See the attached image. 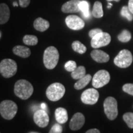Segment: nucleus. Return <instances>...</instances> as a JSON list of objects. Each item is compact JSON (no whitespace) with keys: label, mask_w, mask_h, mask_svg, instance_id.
I'll return each mask as SVG.
<instances>
[{"label":"nucleus","mask_w":133,"mask_h":133,"mask_svg":"<svg viewBox=\"0 0 133 133\" xmlns=\"http://www.w3.org/2000/svg\"><path fill=\"white\" fill-rule=\"evenodd\" d=\"M33 90L32 84L26 79H19L15 83V95L22 100H26L30 97Z\"/></svg>","instance_id":"1"},{"label":"nucleus","mask_w":133,"mask_h":133,"mask_svg":"<svg viewBox=\"0 0 133 133\" xmlns=\"http://www.w3.org/2000/svg\"><path fill=\"white\" fill-rule=\"evenodd\" d=\"M59 53L54 46H49L46 48L43 55V63L46 69H54L58 64Z\"/></svg>","instance_id":"2"},{"label":"nucleus","mask_w":133,"mask_h":133,"mask_svg":"<svg viewBox=\"0 0 133 133\" xmlns=\"http://www.w3.org/2000/svg\"><path fill=\"white\" fill-rule=\"evenodd\" d=\"M18 107L14 101L4 100L0 103V114L3 118L11 120L17 112Z\"/></svg>","instance_id":"3"},{"label":"nucleus","mask_w":133,"mask_h":133,"mask_svg":"<svg viewBox=\"0 0 133 133\" xmlns=\"http://www.w3.org/2000/svg\"><path fill=\"white\" fill-rule=\"evenodd\" d=\"M65 92V88L60 83H54L48 86L46 91V97L52 102L59 101L62 99Z\"/></svg>","instance_id":"4"},{"label":"nucleus","mask_w":133,"mask_h":133,"mask_svg":"<svg viewBox=\"0 0 133 133\" xmlns=\"http://www.w3.org/2000/svg\"><path fill=\"white\" fill-rule=\"evenodd\" d=\"M17 71V64L11 59H5L0 62V74L4 78H9L14 76Z\"/></svg>","instance_id":"5"},{"label":"nucleus","mask_w":133,"mask_h":133,"mask_svg":"<svg viewBox=\"0 0 133 133\" xmlns=\"http://www.w3.org/2000/svg\"><path fill=\"white\" fill-rule=\"evenodd\" d=\"M104 112L110 120H114L118 115V104L116 100L113 97H108L104 102Z\"/></svg>","instance_id":"6"},{"label":"nucleus","mask_w":133,"mask_h":133,"mask_svg":"<svg viewBox=\"0 0 133 133\" xmlns=\"http://www.w3.org/2000/svg\"><path fill=\"white\" fill-rule=\"evenodd\" d=\"M133 57L129 50L123 49L114 59V64L119 68H127L132 64Z\"/></svg>","instance_id":"7"},{"label":"nucleus","mask_w":133,"mask_h":133,"mask_svg":"<svg viewBox=\"0 0 133 133\" xmlns=\"http://www.w3.org/2000/svg\"><path fill=\"white\" fill-rule=\"evenodd\" d=\"M110 79V74L107 70H101L96 72L92 79V84L95 88H101L107 84Z\"/></svg>","instance_id":"8"},{"label":"nucleus","mask_w":133,"mask_h":133,"mask_svg":"<svg viewBox=\"0 0 133 133\" xmlns=\"http://www.w3.org/2000/svg\"><path fill=\"white\" fill-rule=\"evenodd\" d=\"M111 41V36L108 33L101 32L91 38V45L94 49L107 46Z\"/></svg>","instance_id":"9"},{"label":"nucleus","mask_w":133,"mask_h":133,"mask_svg":"<svg viewBox=\"0 0 133 133\" xmlns=\"http://www.w3.org/2000/svg\"><path fill=\"white\" fill-rule=\"evenodd\" d=\"M99 97V94L97 90L94 88H89L82 93L81 100L84 104L94 105L97 103Z\"/></svg>","instance_id":"10"},{"label":"nucleus","mask_w":133,"mask_h":133,"mask_svg":"<svg viewBox=\"0 0 133 133\" xmlns=\"http://www.w3.org/2000/svg\"><path fill=\"white\" fill-rule=\"evenodd\" d=\"M65 23L68 27L73 30H79L85 25L84 21L75 15H70L66 17Z\"/></svg>","instance_id":"11"},{"label":"nucleus","mask_w":133,"mask_h":133,"mask_svg":"<svg viewBox=\"0 0 133 133\" xmlns=\"http://www.w3.org/2000/svg\"><path fill=\"white\" fill-rule=\"evenodd\" d=\"M33 120L39 127L45 128L49 124V117L46 110H38L33 115Z\"/></svg>","instance_id":"12"},{"label":"nucleus","mask_w":133,"mask_h":133,"mask_svg":"<svg viewBox=\"0 0 133 133\" xmlns=\"http://www.w3.org/2000/svg\"><path fill=\"white\" fill-rule=\"evenodd\" d=\"M85 123V117L81 113H76L71 118L69 123V127L72 131L80 129Z\"/></svg>","instance_id":"13"},{"label":"nucleus","mask_w":133,"mask_h":133,"mask_svg":"<svg viewBox=\"0 0 133 133\" xmlns=\"http://www.w3.org/2000/svg\"><path fill=\"white\" fill-rule=\"evenodd\" d=\"M80 0H70L62 5V11L64 13H77L80 11L79 3Z\"/></svg>","instance_id":"14"},{"label":"nucleus","mask_w":133,"mask_h":133,"mask_svg":"<svg viewBox=\"0 0 133 133\" xmlns=\"http://www.w3.org/2000/svg\"><path fill=\"white\" fill-rule=\"evenodd\" d=\"M92 59L98 63H105L110 60L109 55L102 50L94 49L91 52Z\"/></svg>","instance_id":"15"},{"label":"nucleus","mask_w":133,"mask_h":133,"mask_svg":"<svg viewBox=\"0 0 133 133\" xmlns=\"http://www.w3.org/2000/svg\"><path fill=\"white\" fill-rule=\"evenodd\" d=\"M55 117L59 124H64L68 121V113L65 109L59 107L55 111Z\"/></svg>","instance_id":"16"},{"label":"nucleus","mask_w":133,"mask_h":133,"mask_svg":"<svg viewBox=\"0 0 133 133\" xmlns=\"http://www.w3.org/2000/svg\"><path fill=\"white\" fill-rule=\"evenodd\" d=\"M10 10L8 6L5 3L0 4V24H4L9 21Z\"/></svg>","instance_id":"17"},{"label":"nucleus","mask_w":133,"mask_h":133,"mask_svg":"<svg viewBox=\"0 0 133 133\" xmlns=\"http://www.w3.org/2000/svg\"><path fill=\"white\" fill-rule=\"evenodd\" d=\"M12 51L15 55L22 58L29 57L31 54L30 49L29 48L24 46H16L13 48Z\"/></svg>","instance_id":"18"},{"label":"nucleus","mask_w":133,"mask_h":133,"mask_svg":"<svg viewBox=\"0 0 133 133\" xmlns=\"http://www.w3.org/2000/svg\"><path fill=\"white\" fill-rule=\"evenodd\" d=\"M49 22L41 17H38L36 19L33 23V26L35 30L41 32L47 30L49 29Z\"/></svg>","instance_id":"19"},{"label":"nucleus","mask_w":133,"mask_h":133,"mask_svg":"<svg viewBox=\"0 0 133 133\" xmlns=\"http://www.w3.org/2000/svg\"><path fill=\"white\" fill-rule=\"evenodd\" d=\"M91 79H92V76H91L90 74L86 75L84 77L78 79L75 83V89H76V90H80V89H83V88L86 87L89 84V83L90 82Z\"/></svg>","instance_id":"20"},{"label":"nucleus","mask_w":133,"mask_h":133,"mask_svg":"<svg viewBox=\"0 0 133 133\" xmlns=\"http://www.w3.org/2000/svg\"><path fill=\"white\" fill-rule=\"evenodd\" d=\"M92 15L95 18H101L104 16L102 4L100 1H96L93 6Z\"/></svg>","instance_id":"21"},{"label":"nucleus","mask_w":133,"mask_h":133,"mask_svg":"<svg viewBox=\"0 0 133 133\" xmlns=\"http://www.w3.org/2000/svg\"><path fill=\"white\" fill-rule=\"evenodd\" d=\"M86 69L83 66H79L76 67V69L73 71L71 74V76L73 79H78L82 78L86 75Z\"/></svg>","instance_id":"22"},{"label":"nucleus","mask_w":133,"mask_h":133,"mask_svg":"<svg viewBox=\"0 0 133 133\" xmlns=\"http://www.w3.org/2000/svg\"><path fill=\"white\" fill-rule=\"evenodd\" d=\"M71 47H72V49H74L75 52L79 53L80 54L85 53L86 50H87L86 46L79 41H74L71 44Z\"/></svg>","instance_id":"23"},{"label":"nucleus","mask_w":133,"mask_h":133,"mask_svg":"<svg viewBox=\"0 0 133 133\" xmlns=\"http://www.w3.org/2000/svg\"><path fill=\"white\" fill-rule=\"evenodd\" d=\"M23 42L28 46H35L38 44V39L36 36L26 35L23 38Z\"/></svg>","instance_id":"24"},{"label":"nucleus","mask_w":133,"mask_h":133,"mask_svg":"<svg viewBox=\"0 0 133 133\" xmlns=\"http://www.w3.org/2000/svg\"><path fill=\"white\" fill-rule=\"evenodd\" d=\"M131 39V34L128 30H123L118 35V39L123 43H127Z\"/></svg>","instance_id":"25"},{"label":"nucleus","mask_w":133,"mask_h":133,"mask_svg":"<svg viewBox=\"0 0 133 133\" xmlns=\"http://www.w3.org/2000/svg\"><path fill=\"white\" fill-rule=\"evenodd\" d=\"M79 9L82 12L83 16L88 18L89 17V3L86 1H81L79 3Z\"/></svg>","instance_id":"26"},{"label":"nucleus","mask_w":133,"mask_h":133,"mask_svg":"<svg viewBox=\"0 0 133 133\" xmlns=\"http://www.w3.org/2000/svg\"><path fill=\"white\" fill-rule=\"evenodd\" d=\"M121 16L125 17L129 21H132L133 19V14L129 10L128 6H123L121 8Z\"/></svg>","instance_id":"27"},{"label":"nucleus","mask_w":133,"mask_h":133,"mask_svg":"<svg viewBox=\"0 0 133 133\" xmlns=\"http://www.w3.org/2000/svg\"><path fill=\"white\" fill-rule=\"evenodd\" d=\"M123 118L129 128H133V113H126L123 116Z\"/></svg>","instance_id":"28"},{"label":"nucleus","mask_w":133,"mask_h":133,"mask_svg":"<svg viewBox=\"0 0 133 133\" xmlns=\"http://www.w3.org/2000/svg\"><path fill=\"white\" fill-rule=\"evenodd\" d=\"M64 67L66 71L72 72L73 71H74L76 69L77 65H76V63L75 61H69L65 63Z\"/></svg>","instance_id":"29"},{"label":"nucleus","mask_w":133,"mask_h":133,"mask_svg":"<svg viewBox=\"0 0 133 133\" xmlns=\"http://www.w3.org/2000/svg\"><path fill=\"white\" fill-rule=\"evenodd\" d=\"M123 90L129 95L133 96V84L132 83H127L123 86Z\"/></svg>","instance_id":"30"},{"label":"nucleus","mask_w":133,"mask_h":133,"mask_svg":"<svg viewBox=\"0 0 133 133\" xmlns=\"http://www.w3.org/2000/svg\"><path fill=\"white\" fill-rule=\"evenodd\" d=\"M62 126L61 124H55L50 129L49 133H62Z\"/></svg>","instance_id":"31"},{"label":"nucleus","mask_w":133,"mask_h":133,"mask_svg":"<svg viewBox=\"0 0 133 133\" xmlns=\"http://www.w3.org/2000/svg\"><path fill=\"white\" fill-rule=\"evenodd\" d=\"M102 32V30L100 29H94L92 30H91L89 32V36L91 38H92L94 36L97 35L99 33Z\"/></svg>","instance_id":"32"},{"label":"nucleus","mask_w":133,"mask_h":133,"mask_svg":"<svg viewBox=\"0 0 133 133\" xmlns=\"http://www.w3.org/2000/svg\"><path fill=\"white\" fill-rule=\"evenodd\" d=\"M30 3V0H19V5L22 8H26Z\"/></svg>","instance_id":"33"},{"label":"nucleus","mask_w":133,"mask_h":133,"mask_svg":"<svg viewBox=\"0 0 133 133\" xmlns=\"http://www.w3.org/2000/svg\"><path fill=\"white\" fill-rule=\"evenodd\" d=\"M128 8L131 12L133 14V0H129L128 3Z\"/></svg>","instance_id":"34"},{"label":"nucleus","mask_w":133,"mask_h":133,"mask_svg":"<svg viewBox=\"0 0 133 133\" xmlns=\"http://www.w3.org/2000/svg\"><path fill=\"white\" fill-rule=\"evenodd\" d=\"M86 133H101V132H100L99 129L94 128V129H89V130L86 131Z\"/></svg>","instance_id":"35"},{"label":"nucleus","mask_w":133,"mask_h":133,"mask_svg":"<svg viewBox=\"0 0 133 133\" xmlns=\"http://www.w3.org/2000/svg\"><path fill=\"white\" fill-rule=\"evenodd\" d=\"M41 109H42L43 110H46L47 109L46 105L44 104V103H43V104H41Z\"/></svg>","instance_id":"36"},{"label":"nucleus","mask_w":133,"mask_h":133,"mask_svg":"<svg viewBox=\"0 0 133 133\" xmlns=\"http://www.w3.org/2000/svg\"><path fill=\"white\" fill-rule=\"evenodd\" d=\"M107 1H108V2H110V1H116V2H119V1H120V0H107Z\"/></svg>","instance_id":"37"},{"label":"nucleus","mask_w":133,"mask_h":133,"mask_svg":"<svg viewBox=\"0 0 133 133\" xmlns=\"http://www.w3.org/2000/svg\"><path fill=\"white\" fill-rule=\"evenodd\" d=\"M112 4H111V3H109V6H107V8H109V9H110V8H111V7H112Z\"/></svg>","instance_id":"38"},{"label":"nucleus","mask_w":133,"mask_h":133,"mask_svg":"<svg viewBox=\"0 0 133 133\" xmlns=\"http://www.w3.org/2000/svg\"><path fill=\"white\" fill-rule=\"evenodd\" d=\"M13 5H14V6H18L17 3L16 2H14V3H13Z\"/></svg>","instance_id":"39"},{"label":"nucleus","mask_w":133,"mask_h":133,"mask_svg":"<svg viewBox=\"0 0 133 133\" xmlns=\"http://www.w3.org/2000/svg\"><path fill=\"white\" fill-rule=\"evenodd\" d=\"M29 133H38V132H29Z\"/></svg>","instance_id":"40"}]
</instances>
